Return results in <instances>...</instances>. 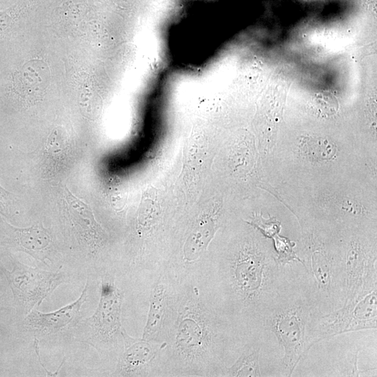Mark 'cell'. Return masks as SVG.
<instances>
[{
	"mask_svg": "<svg viewBox=\"0 0 377 377\" xmlns=\"http://www.w3.org/2000/svg\"><path fill=\"white\" fill-rule=\"evenodd\" d=\"M343 263L346 283L343 305L353 304L377 289L376 249L369 251L354 239L343 253Z\"/></svg>",
	"mask_w": 377,
	"mask_h": 377,
	"instance_id": "cell-6",
	"label": "cell"
},
{
	"mask_svg": "<svg viewBox=\"0 0 377 377\" xmlns=\"http://www.w3.org/2000/svg\"><path fill=\"white\" fill-rule=\"evenodd\" d=\"M276 251V260L282 265H287L292 261H298L302 265L301 258L294 251L295 242L289 239L280 236L279 234L273 238Z\"/></svg>",
	"mask_w": 377,
	"mask_h": 377,
	"instance_id": "cell-14",
	"label": "cell"
},
{
	"mask_svg": "<svg viewBox=\"0 0 377 377\" xmlns=\"http://www.w3.org/2000/svg\"><path fill=\"white\" fill-rule=\"evenodd\" d=\"M13 269L1 267L13 293L17 312L26 316L50 296L66 275L60 270L49 272L24 265L11 258Z\"/></svg>",
	"mask_w": 377,
	"mask_h": 377,
	"instance_id": "cell-5",
	"label": "cell"
},
{
	"mask_svg": "<svg viewBox=\"0 0 377 377\" xmlns=\"http://www.w3.org/2000/svg\"><path fill=\"white\" fill-rule=\"evenodd\" d=\"M2 299V297H0V311L5 310V308L2 306V302L1 301Z\"/></svg>",
	"mask_w": 377,
	"mask_h": 377,
	"instance_id": "cell-20",
	"label": "cell"
},
{
	"mask_svg": "<svg viewBox=\"0 0 377 377\" xmlns=\"http://www.w3.org/2000/svg\"><path fill=\"white\" fill-rule=\"evenodd\" d=\"M198 270L216 306L251 339L262 337L266 314L293 267L280 264L265 244L244 237L221 256L204 259Z\"/></svg>",
	"mask_w": 377,
	"mask_h": 377,
	"instance_id": "cell-2",
	"label": "cell"
},
{
	"mask_svg": "<svg viewBox=\"0 0 377 377\" xmlns=\"http://www.w3.org/2000/svg\"><path fill=\"white\" fill-rule=\"evenodd\" d=\"M27 3L15 4L0 10V33L6 30L14 20L20 16L27 8Z\"/></svg>",
	"mask_w": 377,
	"mask_h": 377,
	"instance_id": "cell-16",
	"label": "cell"
},
{
	"mask_svg": "<svg viewBox=\"0 0 377 377\" xmlns=\"http://www.w3.org/2000/svg\"><path fill=\"white\" fill-rule=\"evenodd\" d=\"M87 297L88 281L76 300L48 313L41 312L35 308L25 316L24 326L35 336L56 334L66 328L74 327L80 320V311Z\"/></svg>",
	"mask_w": 377,
	"mask_h": 377,
	"instance_id": "cell-12",
	"label": "cell"
},
{
	"mask_svg": "<svg viewBox=\"0 0 377 377\" xmlns=\"http://www.w3.org/2000/svg\"><path fill=\"white\" fill-rule=\"evenodd\" d=\"M245 223L253 227L260 232L266 238H273L279 234L281 231V222L275 217L265 219L261 213H253L250 221H245Z\"/></svg>",
	"mask_w": 377,
	"mask_h": 377,
	"instance_id": "cell-15",
	"label": "cell"
},
{
	"mask_svg": "<svg viewBox=\"0 0 377 377\" xmlns=\"http://www.w3.org/2000/svg\"><path fill=\"white\" fill-rule=\"evenodd\" d=\"M175 274L164 267L151 288L149 309L142 338L161 342L175 285Z\"/></svg>",
	"mask_w": 377,
	"mask_h": 377,
	"instance_id": "cell-11",
	"label": "cell"
},
{
	"mask_svg": "<svg viewBox=\"0 0 377 377\" xmlns=\"http://www.w3.org/2000/svg\"><path fill=\"white\" fill-rule=\"evenodd\" d=\"M123 347L111 376H158V357L164 347L163 342L131 337L122 332Z\"/></svg>",
	"mask_w": 377,
	"mask_h": 377,
	"instance_id": "cell-9",
	"label": "cell"
},
{
	"mask_svg": "<svg viewBox=\"0 0 377 377\" xmlns=\"http://www.w3.org/2000/svg\"><path fill=\"white\" fill-rule=\"evenodd\" d=\"M38 343H39V341H38V339L37 338L36 336H34V350H35V353H36V355L38 357V362H39V364L43 367V369L45 371L46 374L47 376H59V372L61 368V367L63 366L64 364V362L65 361V358H64L63 361L61 362L59 368L57 369V370L54 372H51L50 371H48L45 367L44 365L42 364V362L40 360V350H39V345H38Z\"/></svg>",
	"mask_w": 377,
	"mask_h": 377,
	"instance_id": "cell-19",
	"label": "cell"
},
{
	"mask_svg": "<svg viewBox=\"0 0 377 377\" xmlns=\"http://www.w3.org/2000/svg\"><path fill=\"white\" fill-rule=\"evenodd\" d=\"M0 237L5 244L15 251L26 253L44 264L46 260L53 262L56 254L53 238L41 223L17 228L0 216Z\"/></svg>",
	"mask_w": 377,
	"mask_h": 377,
	"instance_id": "cell-10",
	"label": "cell"
},
{
	"mask_svg": "<svg viewBox=\"0 0 377 377\" xmlns=\"http://www.w3.org/2000/svg\"><path fill=\"white\" fill-rule=\"evenodd\" d=\"M261 345L262 337L258 336L250 339L245 343L235 362L226 368L223 376H262L259 362Z\"/></svg>",
	"mask_w": 377,
	"mask_h": 377,
	"instance_id": "cell-13",
	"label": "cell"
},
{
	"mask_svg": "<svg viewBox=\"0 0 377 377\" xmlns=\"http://www.w3.org/2000/svg\"><path fill=\"white\" fill-rule=\"evenodd\" d=\"M14 196L0 185V215L10 218L13 216Z\"/></svg>",
	"mask_w": 377,
	"mask_h": 377,
	"instance_id": "cell-17",
	"label": "cell"
},
{
	"mask_svg": "<svg viewBox=\"0 0 377 377\" xmlns=\"http://www.w3.org/2000/svg\"><path fill=\"white\" fill-rule=\"evenodd\" d=\"M174 274L158 376H223L250 339L214 304L198 269Z\"/></svg>",
	"mask_w": 377,
	"mask_h": 377,
	"instance_id": "cell-1",
	"label": "cell"
},
{
	"mask_svg": "<svg viewBox=\"0 0 377 377\" xmlns=\"http://www.w3.org/2000/svg\"><path fill=\"white\" fill-rule=\"evenodd\" d=\"M309 149L313 151L314 154H317L318 149L320 150V156L323 158H330L334 153V149H332L329 142L322 140L313 141V145L311 144Z\"/></svg>",
	"mask_w": 377,
	"mask_h": 377,
	"instance_id": "cell-18",
	"label": "cell"
},
{
	"mask_svg": "<svg viewBox=\"0 0 377 377\" xmlns=\"http://www.w3.org/2000/svg\"><path fill=\"white\" fill-rule=\"evenodd\" d=\"M124 292L115 283L108 272L101 276L100 299L94 313L80 320L76 325L83 330L80 341L87 343L101 353H109L123 343L121 309Z\"/></svg>",
	"mask_w": 377,
	"mask_h": 377,
	"instance_id": "cell-4",
	"label": "cell"
},
{
	"mask_svg": "<svg viewBox=\"0 0 377 377\" xmlns=\"http://www.w3.org/2000/svg\"><path fill=\"white\" fill-rule=\"evenodd\" d=\"M67 221L81 251L96 258L108 246L110 237L96 220L91 208L65 188Z\"/></svg>",
	"mask_w": 377,
	"mask_h": 377,
	"instance_id": "cell-7",
	"label": "cell"
},
{
	"mask_svg": "<svg viewBox=\"0 0 377 377\" xmlns=\"http://www.w3.org/2000/svg\"><path fill=\"white\" fill-rule=\"evenodd\" d=\"M376 292L375 289L360 300L343 306L320 318L321 339L349 331L376 328Z\"/></svg>",
	"mask_w": 377,
	"mask_h": 377,
	"instance_id": "cell-8",
	"label": "cell"
},
{
	"mask_svg": "<svg viewBox=\"0 0 377 377\" xmlns=\"http://www.w3.org/2000/svg\"><path fill=\"white\" fill-rule=\"evenodd\" d=\"M321 311L316 286L305 271L293 269L288 283L264 320V332L270 331L283 348V376H290L304 360L311 347L320 341L319 322Z\"/></svg>",
	"mask_w": 377,
	"mask_h": 377,
	"instance_id": "cell-3",
	"label": "cell"
}]
</instances>
